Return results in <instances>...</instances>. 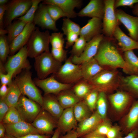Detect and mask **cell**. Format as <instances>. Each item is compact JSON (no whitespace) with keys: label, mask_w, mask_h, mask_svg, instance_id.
Listing matches in <instances>:
<instances>
[{"label":"cell","mask_w":138,"mask_h":138,"mask_svg":"<svg viewBox=\"0 0 138 138\" xmlns=\"http://www.w3.org/2000/svg\"><path fill=\"white\" fill-rule=\"evenodd\" d=\"M114 40L113 38L104 37L94 58L100 65L105 68H121L128 74L127 65Z\"/></svg>","instance_id":"6da1fadb"},{"label":"cell","mask_w":138,"mask_h":138,"mask_svg":"<svg viewBox=\"0 0 138 138\" xmlns=\"http://www.w3.org/2000/svg\"><path fill=\"white\" fill-rule=\"evenodd\" d=\"M121 76L117 69L107 68L87 82L92 86L93 89L106 93L120 87Z\"/></svg>","instance_id":"7a4b0ae2"},{"label":"cell","mask_w":138,"mask_h":138,"mask_svg":"<svg viewBox=\"0 0 138 138\" xmlns=\"http://www.w3.org/2000/svg\"><path fill=\"white\" fill-rule=\"evenodd\" d=\"M30 70H23L15 77L14 80L22 95L37 102L42 107L43 97L32 79Z\"/></svg>","instance_id":"3957f363"},{"label":"cell","mask_w":138,"mask_h":138,"mask_svg":"<svg viewBox=\"0 0 138 138\" xmlns=\"http://www.w3.org/2000/svg\"><path fill=\"white\" fill-rule=\"evenodd\" d=\"M26 45L14 55L8 57L4 66L0 62V72H6L16 77L23 70L30 69Z\"/></svg>","instance_id":"277c9868"},{"label":"cell","mask_w":138,"mask_h":138,"mask_svg":"<svg viewBox=\"0 0 138 138\" xmlns=\"http://www.w3.org/2000/svg\"><path fill=\"white\" fill-rule=\"evenodd\" d=\"M50 35L48 30L41 32L36 27L26 44L28 57L34 58L45 52L49 51Z\"/></svg>","instance_id":"5b68a950"},{"label":"cell","mask_w":138,"mask_h":138,"mask_svg":"<svg viewBox=\"0 0 138 138\" xmlns=\"http://www.w3.org/2000/svg\"><path fill=\"white\" fill-rule=\"evenodd\" d=\"M34 59L35 69L37 78L40 79H45L51 74H56L62 65L53 57L50 51L45 52Z\"/></svg>","instance_id":"8992f818"},{"label":"cell","mask_w":138,"mask_h":138,"mask_svg":"<svg viewBox=\"0 0 138 138\" xmlns=\"http://www.w3.org/2000/svg\"><path fill=\"white\" fill-rule=\"evenodd\" d=\"M71 55L65 60L58 72L53 74L56 79L63 83L73 84L83 79L81 65L72 62Z\"/></svg>","instance_id":"52a82bcc"},{"label":"cell","mask_w":138,"mask_h":138,"mask_svg":"<svg viewBox=\"0 0 138 138\" xmlns=\"http://www.w3.org/2000/svg\"><path fill=\"white\" fill-rule=\"evenodd\" d=\"M32 0H13L7 4L4 19V29L15 19L24 15L31 6Z\"/></svg>","instance_id":"ba28073f"},{"label":"cell","mask_w":138,"mask_h":138,"mask_svg":"<svg viewBox=\"0 0 138 138\" xmlns=\"http://www.w3.org/2000/svg\"><path fill=\"white\" fill-rule=\"evenodd\" d=\"M41 107L37 102L22 95L15 107L22 120L31 123L41 110Z\"/></svg>","instance_id":"9c48e42d"},{"label":"cell","mask_w":138,"mask_h":138,"mask_svg":"<svg viewBox=\"0 0 138 138\" xmlns=\"http://www.w3.org/2000/svg\"><path fill=\"white\" fill-rule=\"evenodd\" d=\"M104 1L105 11L102 20V32L107 37L112 38L119 22L115 12V0H104Z\"/></svg>","instance_id":"30bf717a"},{"label":"cell","mask_w":138,"mask_h":138,"mask_svg":"<svg viewBox=\"0 0 138 138\" xmlns=\"http://www.w3.org/2000/svg\"><path fill=\"white\" fill-rule=\"evenodd\" d=\"M42 134H53L54 130L57 128V120L42 108L40 112L31 123Z\"/></svg>","instance_id":"8fae6325"},{"label":"cell","mask_w":138,"mask_h":138,"mask_svg":"<svg viewBox=\"0 0 138 138\" xmlns=\"http://www.w3.org/2000/svg\"><path fill=\"white\" fill-rule=\"evenodd\" d=\"M33 80L36 86L43 90L44 95L50 94L57 95L63 90L72 89L73 86V84H65L60 82L53 74L50 77L43 79L36 77Z\"/></svg>","instance_id":"7c38bea8"},{"label":"cell","mask_w":138,"mask_h":138,"mask_svg":"<svg viewBox=\"0 0 138 138\" xmlns=\"http://www.w3.org/2000/svg\"><path fill=\"white\" fill-rule=\"evenodd\" d=\"M104 38L103 34H100L87 42L83 52L79 56H72V62L76 64L80 65L94 58Z\"/></svg>","instance_id":"4fadbf2b"},{"label":"cell","mask_w":138,"mask_h":138,"mask_svg":"<svg viewBox=\"0 0 138 138\" xmlns=\"http://www.w3.org/2000/svg\"><path fill=\"white\" fill-rule=\"evenodd\" d=\"M33 23L42 29L53 30H58L56 22L51 18L48 11L46 4L40 3L34 16Z\"/></svg>","instance_id":"5bb4252c"},{"label":"cell","mask_w":138,"mask_h":138,"mask_svg":"<svg viewBox=\"0 0 138 138\" xmlns=\"http://www.w3.org/2000/svg\"><path fill=\"white\" fill-rule=\"evenodd\" d=\"M4 125L6 134L16 138L22 137L30 134H41L31 123L24 121L14 124Z\"/></svg>","instance_id":"9a60e30c"},{"label":"cell","mask_w":138,"mask_h":138,"mask_svg":"<svg viewBox=\"0 0 138 138\" xmlns=\"http://www.w3.org/2000/svg\"><path fill=\"white\" fill-rule=\"evenodd\" d=\"M115 12L118 20L128 30L130 37L138 42V17L130 15L120 9H116Z\"/></svg>","instance_id":"2e32d148"},{"label":"cell","mask_w":138,"mask_h":138,"mask_svg":"<svg viewBox=\"0 0 138 138\" xmlns=\"http://www.w3.org/2000/svg\"><path fill=\"white\" fill-rule=\"evenodd\" d=\"M35 25L33 22L27 23L23 31L9 44V56L14 55L26 45L36 28Z\"/></svg>","instance_id":"e0dca14e"},{"label":"cell","mask_w":138,"mask_h":138,"mask_svg":"<svg viewBox=\"0 0 138 138\" xmlns=\"http://www.w3.org/2000/svg\"><path fill=\"white\" fill-rule=\"evenodd\" d=\"M105 11L104 0H91L88 3L77 13L80 17L97 18L102 20Z\"/></svg>","instance_id":"ac0fdd59"},{"label":"cell","mask_w":138,"mask_h":138,"mask_svg":"<svg viewBox=\"0 0 138 138\" xmlns=\"http://www.w3.org/2000/svg\"><path fill=\"white\" fill-rule=\"evenodd\" d=\"M103 120L96 111L89 117L79 122L75 129L78 138L93 131Z\"/></svg>","instance_id":"d6986e66"},{"label":"cell","mask_w":138,"mask_h":138,"mask_svg":"<svg viewBox=\"0 0 138 138\" xmlns=\"http://www.w3.org/2000/svg\"><path fill=\"white\" fill-rule=\"evenodd\" d=\"M73 112V107L64 109L57 120L58 128L61 133L65 134L76 129L78 124Z\"/></svg>","instance_id":"ffe728a7"},{"label":"cell","mask_w":138,"mask_h":138,"mask_svg":"<svg viewBox=\"0 0 138 138\" xmlns=\"http://www.w3.org/2000/svg\"><path fill=\"white\" fill-rule=\"evenodd\" d=\"M102 30V20L93 18L81 28L79 37L83 38L88 42L97 35L101 33Z\"/></svg>","instance_id":"44dd1931"},{"label":"cell","mask_w":138,"mask_h":138,"mask_svg":"<svg viewBox=\"0 0 138 138\" xmlns=\"http://www.w3.org/2000/svg\"><path fill=\"white\" fill-rule=\"evenodd\" d=\"M42 4H53L59 7L68 16V18H74L77 15L74 10L75 8L80 7L82 4L80 0H44Z\"/></svg>","instance_id":"7402d4cb"},{"label":"cell","mask_w":138,"mask_h":138,"mask_svg":"<svg viewBox=\"0 0 138 138\" xmlns=\"http://www.w3.org/2000/svg\"><path fill=\"white\" fill-rule=\"evenodd\" d=\"M113 37L117 41L118 49L121 52L134 49H138V42L127 36L119 25L115 29Z\"/></svg>","instance_id":"603a6c76"},{"label":"cell","mask_w":138,"mask_h":138,"mask_svg":"<svg viewBox=\"0 0 138 138\" xmlns=\"http://www.w3.org/2000/svg\"><path fill=\"white\" fill-rule=\"evenodd\" d=\"M43 99L42 108L58 120L64 109L56 96L52 94L44 95Z\"/></svg>","instance_id":"cb8c5ba5"},{"label":"cell","mask_w":138,"mask_h":138,"mask_svg":"<svg viewBox=\"0 0 138 138\" xmlns=\"http://www.w3.org/2000/svg\"><path fill=\"white\" fill-rule=\"evenodd\" d=\"M83 79L88 82L99 73L108 68L100 65L93 58L81 64Z\"/></svg>","instance_id":"d4e9b609"},{"label":"cell","mask_w":138,"mask_h":138,"mask_svg":"<svg viewBox=\"0 0 138 138\" xmlns=\"http://www.w3.org/2000/svg\"><path fill=\"white\" fill-rule=\"evenodd\" d=\"M133 97L127 92L118 91L109 95L108 98L114 109L118 111L123 110L133 99Z\"/></svg>","instance_id":"484cf974"},{"label":"cell","mask_w":138,"mask_h":138,"mask_svg":"<svg viewBox=\"0 0 138 138\" xmlns=\"http://www.w3.org/2000/svg\"><path fill=\"white\" fill-rule=\"evenodd\" d=\"M57 99L64 109L73 107L80 100L72 89L63 90L56 95Z\"/></svg>","instance_id":"4316f807"},{"label":"cell","mask_w":138,"mask_h":138,"mask_svg":"<svg viewBox=\"0 0 138 138\" xmlns=\"http://www.w3.org/2000/svg\"><path fill=\"white\" fill-rule=\"evenodd\" d=\"M120 87L126 90L133 97L138 98V76H121Z\"/></svg>","instance_id":"83f0119b"},{"label":"cell","mask_w":138,"mask_h":138,"mask_svg":"<svg viewBox=\"0 0 138 138\" xmlns=\"http://www.w3.org/2000/svg\"><path fill=\"white\" fill-rule=\"evenodd\" d=\"M125 124L128 133L138 129V100L133 103L127 116Z\"/></svg>","instance_id":"f1b7e54d"},{"label":"cell","mask_w":138,"mask_h":138,"mask_svg":"<svg viewBox=\"0 0 138 138\" xmlns=\"http://www.w3.org/2000/svg\"><path fill=\"white\" fill-rule=\"evenodd\" d=\"M123 57L128 67V74L138 76V57L133 50L123 52Z\"/></svg>","instance_id":"f546056e"},{"label":"cell","mask_w":138,"mask_h":138,"mask_svg":"<svg viewBox=\"0 0 138 138\" xmlns=\"http://www.w3.org/2000/svg\"><path fill=\"white\" fill-rule=\"evenodd\" d=\"M8 86V91L4 99L9 107H15L22 95L21 93L15 80Z\"/></svg>","instance_id":"4dcf8cb0"},{"label":"cell","mask_w":138,"mask_h":138,"mask_svg":"<svg viewBox=\"0 0 138 138\" xmlns=\"http://www.w3.org/2000/svg\"><path fill=\"white\" fill-rule=\"evenodd\" d=\"M27 23L23 21L17 19L6 27V29L8 32L7 36V40L9 45L23 31Z\"/></svg>","instance_id":"1f68e13d"},{"label":"cell","mask_w":138,"mask_h":138,"mask_svg":"<svg viewBox=\"0 0 138 138\" xmlns=\"http://www.w3.org/2000/svg\"><path fill=\"white\" fill-rule=\"evenodd\" d=\"M73 110L75 117L78 122L89 117L92 114L83 100H80L74 106Z\"/></svg>","instance_id":"d6a6232c"},{"label":"cell","mask_w":138,"mask_h":138,"mask_svg":"<svg viewBox=\"0 0 138 138\" xmlns=\"http://www.w3.org/2000/svg\"><path fill=\"white\" fill-rule=\"evenodd\" d=\"M72 89L76 96L82 100L93 89L87 82L82 80L76 83Z\"/></svg>","instance_id":"836d02e7"},{"label":"cell","mask_w":138,"mask_h":138,"mask_svg":"<svg viewBox=\"0 0 138 138\" xmlns=\"http://www.w3.org/2000/svg\"><path fill=\"white\" fill-rule=\"evenodd\" d=\"M106 93L99 92L96 104V111L103 120L106 119L107 111V103Z\"/></svg>","instance_id":"e575fe53"},{"label":"cell","mask_w":138,"mask_h":138,"mask_svg":"<svg viewBox=\"0 0 138 138\" xmlns=\"http://www.w3.org/2000/svg\"><path fill=\"white\" fill-rule=\"evenodd\" d=\"M22 121L24 120L16 107H11L2 122L4 124H8L15 123Z\"/></svg>","instance_id":"d590c367"},{"label":"cell","mask_w":138,"mask_h":138,"mask_svg":"<svg viewBox=\"0 0 138 138\" xmlns=\"http://www.w3.org/2000/svg\"><path fill=\"white\" fill-rule=\"evenodd\" d=\"M63 21L62 29L64 35H65L69 33L73 32L79 35L81 28L79 25L67 18H64Z\"/></svg>","instance_id":"8d00e7d4"},{"label":"cell","mask_w":138,"mask_h":138,"mask_svg":"<svg viewBox=\"0 0 138 138\" xmlns=\"http://www.w3.org/2000/svg\"><path fill=\"white\" fill-rule=\"evenodd\" d=\"M10 52V47L5 35H0V62H6Z\"/></svg>","instance_id":"74e56055"},{"label":"cell","mask_w":138,"mask_h":138,"mask_svg":"<svg viewBox=\"0 0 138 138\" xmlns=\"http://www.w3.org/2000/svg\"><path fill=\"white\" fill-rule=\"evenodd\" d=\"M32 4L30 7L27 13L23 16L18 18L16 19L20 20L28 23L33 22L35 13L41 0H32Z\"/></svg>","instance_id":"f35d334b"},{"label":"cell","mask_w":138,"mask_h":138,"mask_svg":"<svg viewBox=\"0 0 138 138\" xmlns=\"http://www.w3.org/2000/svg\"><path fill=\"white\" fill-rule=\"evenodd\" d=\"M63 35V33L60 32H55L51 33L49 41L52 48H64L65 41Z\"/></svg>","instance_id":"ab89813d"},{"label":"cell","mask_w":138,"mask_h":138,"mask_svg":"<svg viewBox=\"0 0 138 138\" xmlns=\"http://www.w3.org/2000/svg\"><path fill=\"white\" fill-rule=\"evenodd\" d=\"M87 42L81 37H79L73 45L70 52L72 56L79 57L83 52Z\"/></svg>","instance_id":"60d3db41"},{"label":"cell","mask_w":138,"mask_h":138,"mask_svg":"<svg viewBox=\"0 0 138 138\" xmlns=\"http://www.w3.org/2000/svg\"><path fill=\"white\" fill-rule=\"evenodd\" d=\"M48 11L52 19L55 22L60 18L68 16L58 6L53 4H46Z\"/></svg>","instance_id":"b9f144b4"},{"label":"cell","mask_w":138,"mask_h":138,"mask_svg":"<svg viewBox=\"0 0 138 138\" xmlns=\"http://www.w3.org/2000/svg\"><path fill=\"white\" fill-rule=\"evenodd\" d=\"M99 93L97 90L93 89L83 99L92 112L96 109Z\"/></svg>","instance_id":"7bdbcfd3"},{"label":"cell","mask_w":138,"mask_h":138,"mask_svg":"<svg viewBox=\"0 0 138 138\" xmlns=\"http://www.w3.org/2000/svg\"><path fill=\"white\" fill-rule=\"evenodd\" d=\"M112 126L110 122L105 119L99 124L94 130L88 134L106 136Z\"/></svg>","instance_id":"ee69618b"},{"label":"cell","mask_w":138,"mask_h":138,"mask_svg":"<svg viewBox=\"0 0 138 138\" xmlns=\"http://www.w3.org/2000/svg\"><path fill=\"white\" fill-rule=\"evenodd\" d=\"M67 51L64 49L51 48V53L53 57L57 61L61 62L66 59Z\"/></svg>","instance_id":"f6af8a7d"},{"label":"cell","mask_w":138,"mask_h":138,"mask_svg":"<svg viewBox=\"0 0 138 138\" xmlns=\"http://www.w3.org/2000/svg\"><path fill=\"white\" fill-rule=\"evenodd\" d=\"M138 3V0H115L114 8L115 9L120 6H129L133 8L135 4Z\"/></svg>","instance_id":"bcb514c9"},{"label":"cell","mask_w":138,"mask_h":138,"mask_svg":"<svg viewBox=\"0 0 138 138\" xmlns=\"http://www.w3.org/2000/svg\"><path fill=\"white\" fill-rule=\"evenodd\" d=\"M66 39L67 40L65 46V49H67L73 46L75 42L79 38V35L77 33L70 32L66 35Z\"/></svg>","instance_id":"7dc6e473"},{"label":"cell","mask_w":138,"mask_h":138,"mask_svg":"<svg viewBox=\"0 0 138 138\" xmlns=\"http://www.w3.org/2000/svg\"><path fill=\"white\" fill-rule=\"evenodd\" d=\"M10 107L6 102L4 98L0 99V122L2 121L5 115L8 111Z\"/></svg>","instance_id":"c3c4849f"},{"label":"cell","mask_w":138,"mask_h":138,"mask_svg":"<svg viewBox=\"0 0 138 138\" xmlns=\"http://www.w3.org/2000/svg\"><path fill=\"white\" fill-rule=\"evenodd\" d=\"M13 76L9 73L5 74L0 72V79L1 85H5L8 86L10 85L13 82Z\"/></svg>","instance_id":"681fc988"},{"label":"cell","mask_w":138,"mask_h":138,"mask_svg":"<svg viewBox=\"0 0 138 138\" xmlns=\"http://www.w3.org/2000/svg\"><path fill=\"white\" fill-rule=\"evenodd\" d=\"M120 131L118 126H112L106 135V138H116L120 134Z\"/></svg>","instance_id":"f907efd6"},{"label":"cell","mask_w":138,"mask_h":138,"mask_svg":"<svg viewBox=\"0 0 138 138\" xmlns=\"http://www.w3.org/2000/svg\"><path fill=\"white\" fill-rule=\"evenodd\" d=\"M7 8V4L0 5V28H3L4 18Z\"/></svg>","instance_id":"816d5d0a"},{"label":"cell","mask_w":138,"mask_h":138,"mask_svg":"<svg viewBox=\"0 0 138 138\" xmlns=\"http://www.w3.org/2000/svg\"><path fill=\"white\" fill-rule=\"evenodd\" d=\"M77 133L75 129L67 132L64 135H60L59 138H77Z\"/></svg>","instance_id":"f5cc1de1"},{"label":"cell","mask_w":138,"mask_h":138,"mask_svg":"<svg viewBox=\"0 0 138 138\" xmlns=\"http://www.w3.org/2000/svg\"><path fill=\"white\" fill-rule=\"evenodd\" d=\"M51 135H46L38 134H30L19 138H51Z\"/></svg>","instance_id":"db71d44e"},{"label":"cell","mask_w":138,"mask_h":138,"mask_svg":"<svg viewBox=\"0 0 138 138\" xmlns=\"http://www.w3.org/2000/svg\"><path fill=\"white\" fill-rule=\"evenodd\" d=\"M138 129H135L128 133L124 137H122L120 135L116 138H138Z\"/></svg>","instance_id":"11a10c76"},{"label":"cell","mask_w":138,"mask_h":138,"mask_svg":"<svg viewBox=\"0 0 138 138\" xmlns=\"http://www.w3.org/2000/svg\"><path fill=\"white\" fill-rule=\"evenodd\" d=\"M0 88V96L1 98H4L8 91L9 88L7 86L5 85H1Z\"/></svg>","instance_id":"9f6ffc18"},{"label":"cell","mask_w":138,"mask_h":138,"mask_svg":"<svg viewBox=\"0 0 138 138\" xmlns=\"http://www.w3.org/2000/svg\"><path fill=\"white\" fill-rule=\"evenodd\" d=\"M6 129L4 124L2 122L0 123V138H3L5 135Z\"/></svg>","instance_id":"6f0895ef"},{"label":"cell","mask_w":138,"mask_h":138,"mask_svg":"<svg viewBox=\"0 0 138 138\" xmlns=\"http://www.w3.org/2000/svg\"><path fill=\"white\" fill-rule=\"evenodd\" d=\"M81 138H106V136H98L87 134L83 136Z\"/></svg>","instance_id":"680465c9"},{"label":"cell","mask_w":138,"mask_h":138,"mask_svg":"<svg viewBox=\"0 0 138 138\" xmlns=\"http://www.w3.org/2000/svg\"><path fill=\"white\" fill-rule=\"evenodd\" d=\"M61 133L59 129L56 128L51 138H59Z\"/></svg>","instance_id":"91938a15"},{"label":"cell","mask_w":138,"mask_h":138,"mask_svg":"<svg viewBox=\"0 0 138 138\" xmlns=\"http://www.w3.org/2000/svg\"><path fill=\"white\" fill-rule=\"evenodd\" d=\"M132 12L133 14L138 17V3L134 5L133 8Z\"/></svg>","instance_id":"94428289"},{"label":"cell","mask_w":138,"mask_h":138,"mask_svg":"<svg viewBox=\"0 0 138 138\" xmlns=\"http://www.w3.org/2000/svg\"><path fill=\"white\" fill-rule=\"evenodd\" d=\"M8 31L6 29L0 28V35H5L6 34H8Z\"/></svg>","instance_id":"6125c7cd"},{"label":"cell","mask_w":138,"mask_h":138,"mask_svg":"<svg viewBox=\"0 0 138 138\" xmlns=\"http://www.w3.org/2000/svg\"><path fill=\"white\" fill-rule=\"evenodd\" d=\"M8 2V0H0V5H3L7 4Z\"/></svg>","instance_id":"be15d7a7"},{"label":"cell","mask_w":138,"mask_h":138,"mask_svg":"<svg viewBox=\"0 0 138 138\" xmlns=\"http://www.w3.org/2000/svg\"><path fill=\"white\" fill-rule=\"evenodd\" d=\"M2 138H16L12 136L9 135L7 134H5L4 136Z\"/></svg>","instance_id":"e7e4bbea"},{"label":"cell","mask_w":138,"mask_h":138,"mask_svg":"<svg viewBox=\"0 0 138 138\" xmlns=\"http://www.w3.org/2000/svg\"></svg>","instance_id":"03108f58"},{"label":"cell","mask_w":138,"mask_h":138,"mask_svg":"<svg viewBox=\"0 0 138 138\" xmlns=\"http://www.w3.org/2000/svg\"></svg>","instance_id":"003e7915"}]
</instances>
